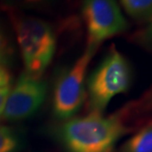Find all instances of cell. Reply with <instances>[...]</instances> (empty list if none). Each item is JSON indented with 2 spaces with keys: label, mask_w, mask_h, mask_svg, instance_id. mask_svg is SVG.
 <instances>
[{
  "label": "cell",
  "mask_w": 152,
  "mask_h": 152,
  "mask_svg": "<svg viewBox=\"0 0 152 152\" xmlns=\"http://www.w3.org/2000/svg\"><path fill=\"white\" fill-rule=\"evenodd\" d=\"M128 132L122 113L104 116L91 111L64 122L58 129V137L67 152H112Z\"/></svg>",
  "instance_id": "1"
},
{
  "label": "cell",
  "mask_w": 152,
  "mask_h": 152,
  "mask_svg": "<svg viewBox=\"0 0 152 152\" xmlns=\"http://www.w3.org/2000/svg\"><path fill=\"white\" fill-rule=\"evenodd\" d=\"M19 48L28 75L41 77L49 66L56 49V35L52 27L42 19L12 15Z\"/></svg>",
  "instance_id": "2"
},
{
  "label": "cell",
  "mask_w": 152,
  "mask_h": 152,
  "mask_svg": "<svg viewBox=\"0 0 152 152\" xmlns=\"http://www.w3.org/2000/svg\"><path fill=\"white\" fill-rule=\"evenodd\" d=\"M132 69L128 60L115 45L88 79L89 106L91 111L102 113L111 100L130 88Z\"/></svg>",
  "instance_id": "3"
},
{
  "label": "cell",
  "mask_w": 152,
  "mask_h": 152,
  "mask_svg": "<svg viewBox=\"0 0 152 152\" xmlns=\"http://www.w3.org/2000/svg\"><path fill=\"white\" fill-rule=\"evenodd\" d=\"M98 46L87 45L83 53L58 77L54 88L52 109L58 120L72 119L86 98V76Z\"/></svg>",
  "instance_id": "4"
},
{
  "label": "cell",
  "mask_w": 152,
  "mask_h": 152,
  "mask_svg": "<svg viewBox=\"0 0 152 152\" xmlns=\"http://www.w3.org/2000/svg\"><path fill=\"white\" fill-rule=\"evenodd\" d=\"M83 18L87 31V45L98 46L103 41L124 33L128 22L116 0H83Z\"/></svg>",
  "instance_id": "5"
},
{
  "label": "cell",
  "mask_w": 152,
  "mask_h": 152,
  "mask_svg": "<svg viewBox=\"0 0 152 152\" xmlns=\"http://www.w3.org/2000/svg\"><path fill=\"white\" fill-rule=\"evenodd\" d=\"M46 92L45 80L22 73L15 86L10 87L1 118L9 122L30 118L43 104Z\"/></svg>",
  "instance_id": "6"
},
{
  "label": "cell",
  "mask_w": 152,
  "mask_h": 152,
  "mask_svg": "<svg viewBox=\"0 0 152 152\" xmlns=\"http://www.w3.org/2000/svg\"><path fill=\"white\" fill-rule=\"evenodd\" d=\"M121 152H152V123L129 138L123 144Z\"/></svg>",
  "instance_id": "7"
},
{
  "label": "cell",
  "mask_w": 152,
  "mask_h": 152,
  "mask_svg": "<svg viewBox=\"0 0 152 152\" xmlns=\"http://www.w3.org/2000/svg\"><path fill=\"white\" fill-rule=\"evenodd\" d=\"M125 11L137 21L148 20L152 14V0H120Z\"/></svg>",
  "instance_id": "8"
},
{
  "label": "cell",
  "mask_w": 152,
  "mask_h": 152,
  "mask_svg": "<svg viewBox=\"0 0 152 152\" xmlns=\"http://www.w3.org/2000/svg\"><path fill=\"white\" fill-rule=\"evenodd\" d=\"M21 147L19 134L12 128L0 126V152H17Z\"/></svg>",
  "instance_id": "9"
},
{
  "label": "cell",
  "mask_w": 152,
  "mask_h": 152,
  "mask_svg": "<svg viewBox=\"0 0 152 152\" xmlns=\"http://www.w3.org/2000/svg\"><path fill=\"white\" fill-rule=\"evenodd\" d=\"M6 5L16 8L40 9L53 5L56 0H2Z\"/></svg>",
  "instance_id": "10"
},
{
  "label": "cell",
  "mask_w": 152,
  "mask_h": 152,
  "mask_svg": "<svg viewBox=\"0 0 152 152\" xmlns=\"http://www.w3.org/2000/svg\"><path fill=\"white\" fill-rule=\"evenodd\" d=\"M13 59V48L9 39L0 27V66L6 67Z\"/></svg>",
  "instance_id": "11"
},
{
  "label": "cell",
  "mask_w": 152,
  "mask_h": 152,
  "mask_svg": "<svg viewBox=\"0 0 152 152\" xmlns=\"http://www.w3.org/2000/svg\"><path fill=\"white\" fill-rule=\"evenodd\" d=\"M148 24L143 30L135 34V39L141 43H152V14L148 18Z\"/></svg>",
  "instance_id": "12"
},
{
  "label": "cell",
  "mask_w": 152,
  "mask_h": 152,
  "mask_svg": "<svg viewBox=\"0 0 152 152\" xmlns=\"http://www.w3.org/2000/svg\"><path fill=\"white\" fill-rule=\"evenodd\" d=\"M11 85V74L6 67L0 66V88Z\"/></svg>",
  "instance_id": "13"
},
{
  "label": "cell",
  "mask_w": 152,
  "mask_h": 152,
  "mask_svg": "<svg viewBox=\"0 0 152 152\" xmlns=\"http://www.w3.org/2000/svg\"><path fill=\"white\" fill-rule=\"evenodd\" d=\"M11 86H6V87H2L0 88V118L2 116V112L3 109H4V104L6 101V98H7L8 92L10 90Z\"/></svg>",
  "instance_id": "14"
},
{
  "label": "cell",
  "mask_w": 152,
  "mask_h": 152,
  "mask_svg": "<svg viewBox=\"0 0 152 152\" xmlns=\"http://www.w3.org/2000/svg\"><path fill=\"white\" fill-rule=\"evenodd\" d=\"M141 102L146 106L152 105V88L146 93V95L141 99Z\"/></svg>",
  "instance_id": "15"
}]
</instances>
